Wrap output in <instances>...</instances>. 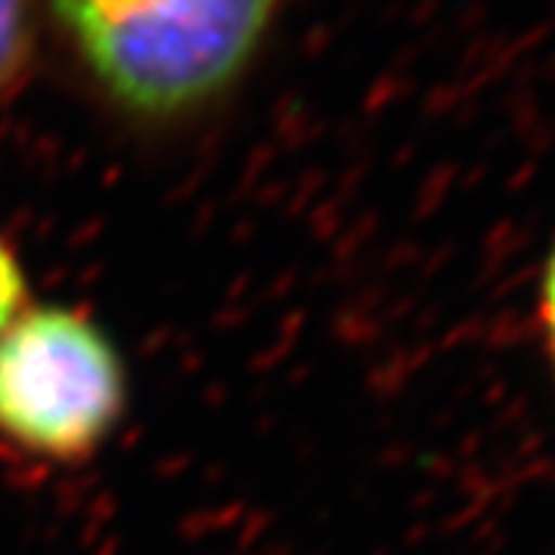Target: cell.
I'll return each instance as SVG.
<instances>
[{"mask_svg": "<svg viewBox=\"0 0 555 555\" xmlns=\"http://www.w3.org/2000/svg\"><path fill=\"white\" fill-rule=\"evenodd\" d=\"M278 0H50L83 72L124 115L185 120L257 60Z\"/></svg>", "mask_w": 555, "mask_h": 555, "instance_id": "obj_1", "label": "cell"}, {"mask_svg": "<svg viewBox=\"0 0 555 555\" xmlns=\"http://www.w3.org/2000/svg\"><path fill=\"white\" fill-rule=\"evenodd\" d=\"M127 401L118 343L78 306H28L0 334V444L78 466L118 433Z\"/></svg>", "mask_w": 555, "mask_h": 555, "instance_id": "obj_2", "label": "cell"}, {"mask_svg": "<svg viewBox=\"0 0 555 555\" xmlns=\"http://www.w3.org/2000/svg\"><path fill=\"white\" fill-rule=\"evenodd\" d=\"M35 56L31 0H0V93L13 90Z\"/></svg>", "mask_w": 555, "mask_h": 555, "instance_id": "obj_3", "label": "cell"}, {"mask_svg": "<svg viewBox=\"0 0 555 555\" xmlns=\"http://www.w3.org/2000/svg\"><path fill=\"white\" fill-rule=\"evenodd\" d=\"M28 309V278L20 254L0 235V334Z\"/></svg>", "mask_w": 555, "mask_h": 555, "instance_id": "obj_4", "label": "cell"}, {"mask_svg": "<svg viewBox=\"0 0 555 555\" xmlns=\"http://www.w3.org/2000/svg\"><path fill=\"white\" fill-rule=\"evenodd\" d=\"M537 309H540V327H543V343H546V356L553 364L555 374V244L550 250V257L543 262V278H540V299H537Z\"/></svg>", "mask_w": 555, "mask_h": 555, "instance_id": "obj_5", "label": "cell"}]
</instances>
